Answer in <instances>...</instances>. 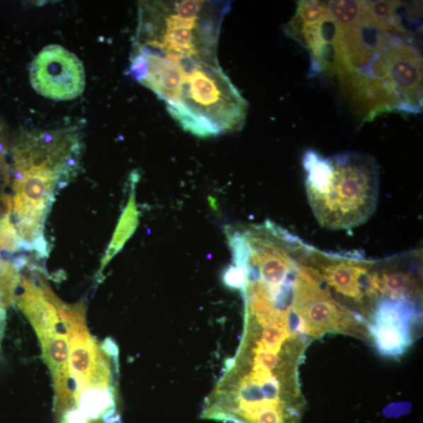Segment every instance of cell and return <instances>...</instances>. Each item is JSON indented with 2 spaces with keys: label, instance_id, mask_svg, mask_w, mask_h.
I'll list each match as a JSON object with an SVG mask.
<instances>
[{
  "label": "cell",
  "instance_id": "6da1fadb",
  "mask_svg": "<svg viewBox=\"0 0 423 423\" xmlns=\"http://www.w3.org/2000/svg\"><path fill=\"white\" fill-rule=\"evenodd\" d=\"M311 341L289 315L248 316L236 355L206 398L201 418L224 423H301L299 369Z\"/></svg>",
  "mask_w": 423,
  "mask_h": 423
},
{
  "label": "cell",
  "instance_id": "7a4b0ae2",
  "mask_svg": "<svg viewBox=\"0 0 423 423\" xmlns=\"http://www.w3.org/2000/svg\"><path fill=\"white\" fill-rule=\"evenodd\" d=\"M302 164L308 202L323 228L353 229L374 214L379 169L373 156L347 151L325 158L310 149L304 153Z\"/></svg>",
  "mask_w": 423,
  "mask_h": 423
},
{
  "label": "cell",
  "instance_id": "3957f363",
  "mask_svg": "<svg viewBox=\"0 0 423 423\" xmlns=\"http://www.w3.org/2000/svg\"><path fill=\"white\" fill-rule=\"evenodd\" d=\"M230 2L142 1L133 47L172 57L217 58Z\"/></svg>",
  "mask_w": 423,
  "mask_h": 423
},
{
  "label": "cell",
  "instance_id": "277c9868",
  "mask_svg": "<svg viewBox=\"0 0 423 423\" xmlns=\"http://www.w3.org/2000/svg\"><path fill=\"white\" fill-rule=\"evenodd\" d=\"M53 301L66 332L74 401L64 423H117L120 420L109 357L86 325L83 303Z\"/></svg>",
  "mask_w": 423,
  "mask_h": 423
},
{
  "label": "cell",
  "instance_id": "5b68a950",
  "mask_svg": "<svg viewBox=\"0 0 423 423\" xmlns=\"http://www.w3.org/2000/svg\"><path fill=\"white\" fill-rule=\"evenodd\" d=\"M247 109L217 59L197 64L185 76L177 101L167 110L187 132L207 138L242 129Z\"/></svg>",
  "mask_w": 423,
  "mask_h": 423
},
{
  "label": "cell",
  "instance_id": "8992f818",
  "mask_svg": "<svg viewBox=\"0 0 423 423\" xmlns=\"http://www.w3.org/2000/svg\"><path fill=\"white\" fill-rule=\"evenodd\" d=\"M21 286L23 293L16 302L40 340L42 359L53 378L55 420L64 423L72 410L74 388L67 335L53 301L54 293L42 279L38 284L24 276Z\"/></svg>",
  "mask_w": 423,
  "mask_h": 423
},
{
  "label": "cell",
  "instance_id": "52a82bcc",
  "mask_svg": "<svg viewBox=\"0 0 423 423\" xmlns=\"http://www.w3.org/2000/svg\"><path fill=\"white\" fill-rule=\"evenodd\" d=\"M313 246L303 253L296 279L294 310L311 342L326 334H342L369 341L366 322L342 305L320 278L313 261Z\"/></svg>",
  "mask_w": 423,
  "mask_h": 423
},
{
  "label": "cell",
  "instance_id": "ba28073f",
  "mask_svg": "<svg viewBox=\"0 0 423 423\" xmlns=\"http://www.w3.org/2000/svg\"><path fill=\"white\" fill-rule=\"evenodd\" d=\"M313 261L333 296L367 322L379 300L376 284L377 260L359 252H326L313 248Z\"/></svg>",
  "mask_w": 423,
  "mask_h": 423
},
{
  "label": "cell",
  "instance_id": "9c48e42d",
  "mask_svg": "<svg viewBox=\"0 0 423 423\" xmlns=\"http://www.w3.org/2000/svg\"><path fill=\"white\" fill-rule=\"evenodd\" d=\"M422 304L401 299L381 298L367 322L369 341L379 354L398 359L417 339Z\"/></svg>",
  "mask_w": 423,
  "mask_h": 423
},
{
  "label": "cell",
  "instance_id": "30bf717a",
  "mask_svg": "<svg viewBox=\"0 0 423 423\" xmlns=\"http://www.w3.org/2000/svg\"><path fill=\"white\" fill-rule=\"evenodd\" d=\"M33 88L41 96L62 101L74 100L86 87L83 64L77 56L62 46L43 48L29 68Z\"/></svg>",
  "mask_w": 423,
  "mask_h": 423
},
{
  "label": "cell",
  "instance_id": "8fae6325",
  "mask_svg": "<svg viewBox=\"0 0 423 423\" xmlns=\"http://www.w3.org/2000/svg\"><path fill=\"white\" fill-rule=\"evenodd\" d=\"M138 224V212L136 207L135 193L131 192L129 200L125 209H124L114 236L105 252L103 260L101 262V271L108 265L112 258L117 254L132 236Z\"/></svg>",
  "mask_w": 423,
  "mask_h": 423
},
{
  "label": "cell",
  "instance_id": "7c38bea8",
  "mask_svg": "<svg viewBox=\"0 0 423 423\" xmlns=\"http://www.w3.org/2000/svg\"><path fill=\"white\" fill-rule=\"evenodd\" d=\"M12 210L13 204L10 195L0 193V224L11 218Z\"/></svg>",
  "mask_w": 423,
  "mask_h": 423
}]
</instances>
